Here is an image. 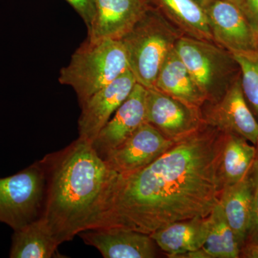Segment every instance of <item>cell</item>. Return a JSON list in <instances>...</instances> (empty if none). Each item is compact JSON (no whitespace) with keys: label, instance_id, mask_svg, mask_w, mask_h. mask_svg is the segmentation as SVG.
Listing matches in <instances>:
<instances>
[{"label":"cell","instance_id":"cell-1","mask_svg":"<svg viewBox=\"0 0 258 258\" xmlns=\"http://www.w3.org/2000/svg\"><path fill=\"white\" fill-rule=\"evenodd\" d=\"M225 133L205 123L147 166L118 174L103 228L151 235L174 222L208 217L220 203Z\"/></svg>","mask_w":258,"mask_h":258},{"label":"cell","instance_id":"cell-2","mask_svg":"<svg viewBox=\"0 0 258 258\" xmlns=\"http://www.w3.org/2000/svg\"><path fill=\"white\" fill-rule=\"evenodd\" d=\"M39 162L46 180L40 218L57 243L72 240L84 231L103 228L117 172L91 142L79 137Z\"/></svg>","mask_w":258,"mask_h":258},{"label":"cell","instance_id":"cell-3","mask_svg":"<svg viewBox=\"0 0 258 258\" xmlns=\"http://www.w3.org/2000/svg\"><path fill=\"white\" fill-rule=\"evenodd\" d=\"M128 57L120 40L87 37L60 70V84L74 88L80 106L95 93L128 71Z\"/></svg>","mask_w":258,"mask_h":258},{"label":"cell","instance_id":"cell-4","mask_svg":"<svg viewBox=\"0 0 258 258\" xmlns=\"http://www.w3.org/2000/svg\"><path fill=\"white\" fill-rule=\"evenodd\" d=\"M181 36L160 13L150 8L120 39L126 52L129 70L137 83L146 88H154L161 66Z\"/></svg>","mask_w":258,"mask_h":258},{"label":"cell","instance_id":"cell-5","mask_svg":"<svg viewBox=\"0 0 258 258\" xmlns=\"http://www.w3.org/2000/svg\"><path fill=\"white\" fill-rule=\"evenodd\" d=\"M174 50L206 102L220 99L240 76V67L233 55L215 42L183 35L176 41Z\"/></svg>","mask_w":258,"mask_h":258},{"label":"cell","instance_id":"cell-6","mask_svg":"<svg viewBox=\"0 0 258 258\" xmlns=\"http://www.w3.org/2000/svg\"><path fill=\"white\" fill-rule=\"evenodd\" d=\"M46 180L40 162L0 178V222L19 230L41 217Z\"/></svg>","mask_w":258,"mask_h":258},{"label":"cell","instance_id":"cell-7","mask_svg":"<svg viewBox=\"0 0 258 258\" xmlns=\"http://www.w3.org/2000/svg\"><path fill=\"white\" fill-rule=\"evenodd\" d=\"M204 121L225 134H235L256 146L258 120L246 101L240 76L217 101L201 108Z\"/></svg>","mask_w":258,"mask_h":258},{"label":"cell","instance_id":"cell-8","mask_svg":"<svg viewBox=\"0 0 258 258\" xmlns=\"http://www.w3.org/2000/svg\"><path fill=\"white\" fill-rule=\"evenodd\" d=\"M146 122L176 142L204 124L202 110L190 106L156 88H147Z\"/></svg>","mask_w":258,"mask_h":258},{"label":"cell","instance_id":"cell-9","mask_svg":"<svg viewBox=\"0 0 258 258\" xmlns=\"http://www.w3.org/2000/svg\"><path fill=\"white\" fill-rule=\"evenodd\" d=\"M214 42L232 55L258 49V37L240 8L214 0L206 8Z\"/></svg>","mask_w":258,"mask_h":258},{"label":"cell","instance_id":"cell-10","mask_svg":"<svg viewBox=\"0 0 258 258\" xmlns=\"http://www.w3.org/2000/svg\"><path fill=\"white\" fill-rule=\"evenodd\" d=\"M137 83L132 71L128 70L90 97L81 106L80 138L92 144L112 115L128 98Z\"/></svg>","mask_w":258,"mask_h":258},{"label":"cell","instance_id":"cell-11","mask_svg":"<svg viewBox=\"0 0 258 258\" xmlns=\"http://www.w3.org/2000/svg\"><path fill=\"white\" fill-rule=\"evenodd\" d=\"M174 143L144 122L124 143L108 152L103 159L118 174H127L147 166Z\"/></svg>","mask_w":258,"mask_h":258},{"label":"cell","instance_id":"cell-12","mask_svg":"<svg viewBox=\"0 0 258 258\" xmlns=\"http://www.w3.org/2000/svg\"><path fill=\"white\" fill-rule=\"evenodd\" d=\"M147 88L137 83L128 98L103 126L92 143L103 158L108 152L124 143L146 122Z\"/></svg>","mask_w":258,"mask_h":258},{"label":"cell","instance_id":"cell-13","mask_svg":"<svg viewBox=\"0 0 258 258\" xmlns=\"http://www.w3.org/2000/svg\"><path fill=\"white\" fill-rule=\"evenodd\" d=\"M88 245L96 247L105 258L157 257L158 246L151 236L122 228L95 229L79 235Z\"/></svg>","mask_w":258,"mask_h":258},{"label":"cell","instance_id":"cell-14","mask_svg":"<svg viewBox=\"0 0 258 258\" xmlns=\"http://www.w3.org/2000/svg\"><path fill=\"white\" fill-rule=\"evenodd\" d=\"M150 9L146 0H96L88 37L120 40Z\"/></svg>","mask_w":258,"mask_h":258},{"label":"cell","instance_id":"cell-15","mask_svg":"<svg viewBox=\"0 0 258 258\" xmlns=\"http://www.w3.org/2000/svg\"><path fill=\"white\" fill-rule=\"evenodd\" d=\"M208 229V217H196L174 222L149 235L168 257L182 258L201 249Z\"/></svg>","mask_w":258,"mask_h":258},{"label":"cell","instance_id":"cell-16","mask_svg":"<svg viewBox=\"0 0 258 258\" xmlns=\"http://www.w3.org/2000/svg\"><path fill=\"white\" fill-rule=\"evenodd\" d=\"M184 36L214 42L205 10L194 0H146Z\"/></svg>","mask_w":258,"mask_h":258},{"label":"cell","instance_id":"cell-17","mask_svg":"<svg viewBox=\"0 0 258 258\" xmlns=\"http://www.w3.org/2000/svg\"><path fill=\"white\" fill-rule=\"evenodd\" d=\"M253 194L252 169L244 179L222 188L220 205L240 244L245 245L251 224Z\"/></svg>","mask_w":258,"mask_h":258},{"label":"cell","instance_id":"cell-18","mask_svg":"<svg viewBox=\"0 0 258 258\" xmlns=\"http://www.w3.org/2000/svg\"><path fill=\"white\" fill-rule=\"evenodd\" d=\"M154 88L200 109L207 101L174 47L161 66Z\"/></svg>","mask_w":258,"mask_h":258},{"label":"cell","instance_id":"cell-19","mask_svg":"<svg viewBox=\"0 0 258 258\" xmlns=\"http://www.w3.org/2000/svg\"><path fill=\"white\" fill-rule=\"evenodd\" d=\"M209 229L201 249L185 254L182 258H237L241 247L226 220L220 203L208 216Z\"/></svg>","mask_w":258,"mask_h":258},{"label":"cell","instance_id":"cell-20","mask_svg":"<svg viewBox=\"0 0 258 258\" xmlns=\"http://www.w3.org/2000/svg\"><path fill=\"white\" fill-rule=\"evenodd\" d=\"M256 158V146L239 136L225 134L220 160V175L223 187L244 179L252 169Z\"/></svg>","mask_w":258,"mask_h":258},{"label":"cell","instance_id":"cell-21","mask_svg":"<svg viewBox=\"0 0 258 258\" xmlns=\"http://www.w3.org/2000/svg\"><path fill=\"white\" fill-rule=\"evenodd\" d=\"M59 245L40 217L25 227L14 230L10 257H53Z\"/></svg>","mask_w":258,"mask_h":258},{"label":"cell","instance_id":"cell-22","mask_svg":"<svg viewBox=\"0 0 258 258\" xmlns=\"http://www.w3.org/2000/svg\"><path fill=\"white\" fill-rule=\"evenodd\" d=\"M233 56L240 67L244 96L258 120V49Z\"/></svg>","mask_w":258,"mask_h":258},{"label":"cell","instance_id":"cell-23","mask_svg":"<svg viewBox=\"0 0 258 258\" xmlns=\"http://www.w3.org/2000/svg\"><path fill=\"white\" fill-rule=\"evenodd\" d=\"M253 179V194H252V217L250 227L246 244L258 243V159L256 158L252 167Z\"/></svg>","mask_w":258,"mask_h":258},{"label":"cell","instance_id":"cell-24","mask_svg":"<svg viewBox=\"0 0 258 258\" xmlns=\"http://www.w3.org/2000/svg\"><path fill=\"white\" fill-rule=\"evenodd\" d=\"M82 18L87 28L91 27L96 14V0H64Z\"/></svg>","mask_w":258,"mask_h":258},{"label":"cell","instance_id":"cell-25","mask_svg":"<svg viewBox=\"0 0 258 258\" xmlns=\"http://www.w3.org/2000/svg\"><path fill=\"white\" fill-rule=\"evenodd\" d=\"M244 15L258 37V0H244Z\"/></svg>","mask_w":258,"mask_h":258},{"label":"cell","instance_id":"cell-26","mask_svg":"<svg viewBox=\"0 0 258 258\" xmlns=\"http://www.w3.org/2000/svg\"><path fill=\"white\" fill-rule=\"evenodd\" d=\"M241 254L245 257L258 258V243L246 244L242 247Z\"/></svg>","mask_w":258,"mask_h":258},{"label":"cell","instance_id":"cell-27","mask_svg":"<svg viewBox=\"0 0 258 258\" xmlns=\"http://www.w3.org/2000/svg\"><path fill=\"white\" fill-rule=\"evenodd\" d=\"M225 1L229 2V3L235 5L237 8H240L242 13H244V0H225Z\"/></svg>","mask_w":258,"mask_h":258},{"label":"cell","instance_id":"cell-28","mask_svg":"<svg viewBox=\"0 0 258 258\" xmlns=\"http://www.w3.org/2000/svg\"><path fill=\"white\" fill-rule=\"evenodd\" d=\"M197 4L200 5L204 10L206 9L209 5H211L214 0H194Z\"/></svg>","mask_w":258,"mask_h":258},{"label":"cell","instance_id":"cell-29","mask_svg":"<svg viewBox=\"0 0 258 258\" xmlns=\"http://www.w3.org/2000/svg\"><path fill=\"white\" fill-rule=\"evenodd\" d=\"M256 149H257V158L258 159V143L257 145H256Z\"/></svg>","mask_w":258,"mask_h":258}]
</instances>
